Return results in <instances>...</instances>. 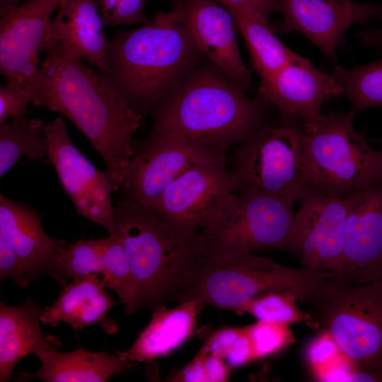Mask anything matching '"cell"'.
Returning a JSON list of instances; mask_svg holds the SVG:
<instances>
[{
  "mask_svg": "<svg viewBox=\"0 0 382 382\" xmlns=\"http://www.w3.org/2000/svg\"><path fill=\"white\" fill-rule=\"evenodd\" d=\"M305 127L281 117L236 145L228 168L235 193L251 192L300 201L313 192Z\"/></svg>",
  "mask_w": 382,
  "mask_h": 382,
  "instance_id": "cell-6",
  "label": "cell"
},
{
  "mask_svg": "<svg viewBox=\"0 0 382 382\" xmlns=\"http://www.w3.org/2000/svg\"><path fill=\"white\" fill-rule=\"evenodd\" d=\"M63 0H25L0 8V73L26 88L41 64L39 55L52 15Z\"/></svg>",
  "mask_w": 382,
  "mask_h": 382,
  "instance_id": "cell-14",
  "label": "cell"
},
{
  "mask_svg": "<svg viewBox=\"0 0 382 382\" xmlns=\"http://www.w3.org/2000/svg\"></svg>",
  "mask_w": 382,
  "mask_h": 382,
  "instance_id": "cell-39",
  "label": "cell"
},
{
  "mask_svg": "<svg viewBox=\"0 0 382 382\" xmlns=\"http://www.w3.org/2000/svg\"><path fill=\"white\" fill-rule=\"evenodd\" d=\"M332 76L349 100L354 115L382 107V59L349 69L337 65Z\"/></svg>",
  "mask_w": 382,
  "mask_h": 382,
  "instance_id": "cell-27",
  "label": "cell"
},
{
  "mask_svg": "<svg viewBox=\"0 0 382 382\" xmlns=\"http://www.w3.org/2000/svg\"><path fill=\"white\" fill-rule=\"evenodd\" d=\"M297 299L288 293L271 292L249 301L238 312V315L248 313L257 320L290 325L302 323L317 330L308 312H304L296 304Z\"/></svg>",
  "mask_w": 382,
  "mask_h": 382,
  "instance_id": "cell-30",
  "label": "cell"
},
{
  "mask_svg": "<svg viewBox=\"0 0 382 382\" xmlns=\"http://www.w3.org/2000/svg\"><path fill=\"white\" fill-rule=\"evenodd\" d=\"M354 115L351 110L330 112L305 129L313 192L345 197L382 176V151L356 131Z\"/></svg>",
  "mask_w": 382,
  "mask_h": 382,
  "instance_id": "cell-8",
  "label": "cell"
},
{
  "mask_svg": "<svg viewBox=\"0 0 382 382\" xmlns=\"http://www.w3.org/2000/svg\"><path fill=\"white\" fill-rule=\"evenodd\" d=\"M345 198L342 254L331 278L352 284L382 280V176Z\"/></svg>",
  "mask_w": 382,
  "mask_h": 382,
  "instance_id": "cell-13",
  "label": "cell"
},
{
  "mask_svg": "<svg viewBox=\"0 0 382 382\" xmlns=\"http://www.w3.org/2000/svg\"><path fill=\"white\" fill-rule=\"evenodd\" d=\"M300 202L293 224L294 253L302 267L330 272L342 254L347 199L312 192Z\"/></svg>",
  "mask_w": 382,
  "mask_h": 382,
  "instance_id": "cell-16",
  "label": "cell"
},
{
  "mask_svg": "<svg viewBox=\"0 0 382 382\" xmlns=\"http://www.w3.org/2000/svg\"><path fill=\"white\" fill-rule=\"evenodd\" d=\"M282 21L272 25L274 32L296 31L314 44L330 61L343 35L351 26L382 20V6L350 0H276Z\"/></svg>",
  "mask_w": 382,
  "mask_h": 382,
  "instance_id": "cell-15",
  "label": "cell"
},
{
  "mask_svg": "<svg viewBox=\"0 0 382 382\" xmlns=\"http://www.w3.org/2000/svg\"><path fill=\"white\" fill-rule=\"evenodd\" d=\"M294 203L262 193H231L216 221L202 232L204 250L279 249L294 253Z\"/></svg>",
  "mask_w": 382,
  "mask_h": 382,
  "instance_id": "cell-9",
  "label": "cell"
},
{
  "mask_svg": "<svg viewBox=\"0 0 382 382\" xmlns=\"http://www.w3.org/2000/svg\"><path fill=\"white\" fill-rule=\"evenodd\" d=\"M197 49L212 64L244 91L253 88L250 71L239 50L233 18L216 0L174 1Z\"/></svg>",
  "mask_w": 382,
  "mask_h": 382,
  "instance_id": "cell-18",
  "label": "cell"
},
{
  "mask_svg": "<svg viewBox=\"0 0 382 382\" xmlns=\"http://www.w3.org/2000/svg\"><path fill=\"white\" fill-rule=\"evenodd\" d=\"M45 308L32 299L18 306L0 303V381L10 379L18 361L40 349L55 347L54 337L46 335L41 327Z\"/></svg>",
  "mask_w": 382,
  "mask_h": 382,
  "instance_id": "cell-22",
  "label": "cell"
},
{
  "mask_svg": "<svg viewBox=\"0 0 382 382\" xmlns=\"http://www.w3.org/2000/svg\"><path fill=\"white\" fill-rule=\"evenodd\" d=\"M108 237L79 240L63 248L48 274L61 285L91 274H102Z\"/></svg>",
  "mask_w": 382,
  "mask_h": 382,
  "instance_id": "cell-28",
  "label": "cell"
},
{
  "mask_svg": "<svg viewBox=\"0 0 382 382\" xmlns=\"http://www.w3.org/2000/svg\"><path fill=\"white\" fill-rule=\"evenodd\" d=\"M98 274L87 275L65 286L53 304L45 308L42 324L57 326L63 322L78 330L103 322L117 302L108 294L105 280Z\"/></svg>",
  "mask_w": 382,
  "mask_h": 382,
  "instance_id": "cell-24",
  "label": "cell"
},
{
  "mask_svg": "<svg viewBox=\"0 0 382 382\" xmlns=\"http://www.w3.org/2000/svg\"><path fill=\"white\" fill-rule=\"evenodd\" d=\"M25 0H0V8L18 6Z\"/></svg>",
  "mask_w": 382,
  "mask_h": 382,
  "instance_id": "cell-37",
  "label": "cell"
},
{
  "mask_svg": "<svg viewBox=\"0 0 382 382\" xmlns=\"http://www.w3.org/2000/svg\"><path fill=\"white\" fill-rule=\"evenodd\" d=\"M0 236L26 265L33 280L47 274L63 248L44 230L37 212L0 193Z\"/></svg>",
  "mask_w": 382,
  "mask_h": 382,
  "instance_id": "cell-20",
  "label": "cell"
},
{
  "mask_svg": "<svg viewBox=\"0 0 382 382\" xmlns=\"http://www.w3.org/2000/svg\"><path fill=\"white\" fill-rule=\"evenodd\" d=\"M234 190L226 156H222L185 171L149 208L178 226L202 233L216 221Z\"/></svg>",
  "mask_w": 382,
  "mask_h": 382,
  "instance_id": "cell-12",
  "label": "cell"
},
{
  "mask_svg": "<svg viewBox=\"0 0 382 382\" xmlns=\"http://www.w3.org/2000/svg\"><path fill=\"white\" fill-rule=\"evenodd\" d=\"M340 95L342 90L332 74L298 54L269 81L260 85L257 97L275 106L281 117L299 120L305 129H309L325 116L324 105Z\"/></svg>",
  "mask_w": 382,
  "mask_h": 382,
  "instance_id": "cell-17",
  "label": "cell"
},
{
  "mask_svg": "<svg viewBox=\"0 0 382 382\" xmlns=\"http://www.w3.org/2000/svg\"><path fill=\"white\" fill-rule=\"evenodd\" d=\"M0 125V177L23 157L40 159L48 154L45 125L39 118L20 115Z\"/></svg>",
  "mask_w": 382,
  "mask_h": 382,
  "instance_id": "cell-26",
  "label": "cell"
},
{
  "mask_svg": "<svg viewBox=\"0 0 382 382\" xmlns=\"http://www.w3.org/2000/svg\"><path fill=\"white\" fill-rule=\"evenodd\" d=\"M356 38L363 46L382 49V28L361 30L356 33Z\"/></svg>",
  "mask_w": 382,
  "mask_h": 382,
  "instance_id": "cell-36",
  "label": "cell"
},
{
  "mask_svg": "<svg viewBox=\"0 0 382 382\" xmlns=\"http://www.w3.org/2000/svg\"><path fill=\"white\" fill-rule=\"evenodd\" d=\"M31 103L28 88L16 83H7L0 88V125L13 117L25 115Z\"/></svg>",
  "mask_w": 382,
  "mask_h": 382,
  "instance_id": "cell-33",
  "label": "cell"
},
{
  "mask_svg": "<svg viewBox=\"0 0 382 382\" xmlns=\"http://www.w3.org/2000/svg\"><path fill=\"white\" fill-rule=\"evenodd\" d=\"M200 54L173 8L117 33L110 40L108 71L98 73L143 117L195 69Z\"/></svg>",
  "mask_w": 382,
  "mask_h": 382,
  "instance_id": "cell-3",
  "label": "cell"
},
{
  "mask_svg": "<svg viewBox=\"0 0 382 382\" xmlns=\"http://www.w3.org/2000/svg\"><path fill=\"white\" fill-rule=\"evenodd\" d=\"M224 6H241L250 8L267 19L276 12H280L276 0H216Z\"/></svg>",
  "mask_w": 382,
  "mask_h": 382,
  "instance_id": "cell-35",
  "label": "cell"
},
{
  "mask_svg": "<svg viewBox=\"0 0 382 382\" xmlns=\"http://www.w3.org/2000/svg\"><path fill=\"white\" fill-rule=\"evenodd\" d=\"M45 135L49 159L77 213L103 226L109 236H117L111 202L114 185L108 170L98 169L79 151L61 117L45 125Z\"/></svg>",
  "mask_w": 382,
  "mask_h": 382,
  "instance_id": "cell-11",
  "label": "cell"
},
{
  "mask_svg": "<svg viewBox=\"0 0 382 382\" xmlns=\"http://www.w3.org/2000/svg\"><path fill=\"white\" fill-rule=\"evenodd\" d=\"M104 26L96 0H63L49 25L42 51L60 45L100 73H106L110 40Z\"/></svg>",
  "mask_w": 382,
  "mask_h": 382,
  "instance_id": "cell-19",
  "label": "cell"
},
{
  "mask_svg": "<svg viewBox=\"0 0 382 382\" xmlns=\"http://www.w3.org/2000/svg\"><path fill=\"white\" fill-rule=\"evenodd\" d=\"M330 277V272L282 265L252 252L204 250L175 301L198 300L238 314L249 301L271 292L309 301Z\"/></svg>",
  "mask_w": 382,
  "mask_h": 382,
  "instance_id": "cell-5",
  "label": "cell"
},
{
  "mask_svg": "<svg viewBox=\"0 0 382 382\" xmlns=\"http://www.w3.org/2000/svg\"><path fill=\"white\" fill-rule=\"evenodd\" d=\"M82 59L60 45L45 58L29 86L31 103L66 116L103 159L114 185L123 184L142 116Z\"/></svg>",
  "mask_w": 382,
  "mask_h": 382,
  "instance_id": "cell-1",
  "label": "cell"
},
{
  "mask_svg": "<svg viewBox=\"0 0 382 382\" xmlns=\"http://www.w3.org/2000/svg\"><path fill=\"white\" fill-rule=\"evenodd\" d=\"M11 278L21 287L32 281L29 270L18 254L0 236V279Z\"/></svg>",
  "mask_w": 382,
  "mask_h": 382,
  "instance_id": "cell-34",
  "label": "cell"
},
{
  "mask_svg": "<svg viewBox=\"0 0 382 382\" xmlns=\"http://www.w3.org/2000/svg\"><path fill=\"white\" fill-rule=\"evenodd\" d=\"M227 150L173 135L134 142V152L121 187L123 197L150 207L185 171L203 162L226 156Z\"/></svg>",
  "mask_w": 382,
  "mask_h": 382,
  "instance_id": "cell-10",
  "label": "cell"
},
{
  "mask_svg": "<svg viewBox=\"0 0 382 382\" xmlns=\"http://www.w3.org/2000/svg\"><path fill=\"white\" fill-rule=\"evenodd\" d=\"M224 7L232 15L238 31L247 45L260 85L269 81L298 55L274 35L269 19L260 13L245 6Z\"/></svg>",
  "mask_w": 382,
  "mask_h": 382,
  "instance_id": "cell-25",
  "label": "cell"
},
{
  "mask_svg": "<svg viewBox=\"0 0 382 382\" xmlns=\"http://www.w3.org/2000/svg\"><path fill=\"white\" fill-rule=\"evenodd\" d=\"M375 141L381 145V150L382 151V138L376 139Z\"/></svg>",
  "mask_w": 382,
  "mask_h": 382,
  "instance_id": "cell-38",
  "label": "cell"
},
{
  "mask_svg": "<svg viewBox=\"0 0 382 382\" xmlns=\"http://www.w3.org/2000/svg\"><path fill=\"white\" fill-rule=\"evenodd\" d=\"M114 214L137 286L139 309L175 301L193 262L204 251L202 233L178 226L125 197L114 206Z\"/></svg>",
  "mask_w": 382,
  "mask_h": 382,
  "instance_id": "cell-4",
  "label": "cell"
},
{
  "mask_svg": "<svg viewBox=\"0 0 382 382\" xmlns=\"http://www.w3.org/2000/svg\"><path fill=\"white\" fill-rule=\"evenodd\" d=\"M317 330L328 334L357 370L382 372V280L331 277L309 301Z\"/></svg>",
  "mask_w": 382,
  "mask_h": 382,
  "instance_id": "cell-7",
  "label": "cell"
},
{
  "mask_svg": "<svg viewBox=\"0 0 382 382\" xmlns=\"http://www.w3.org/2000/svg\"><path fill=\"white\" fill-rule=\"evenodd\" d=\"M267 106L214 65L195 69L153 107L147 137L173 135L228 149L267 123Z\"/></svg>",
  "mask_w": 382,
  "mask_h": 382,
  "instance_id": "cell-2",
  "label": "cell"
},
{
  "mask_svg": "<svg viewBox=\"0 0 382 382\" xmlns=\"http://www.w3.org/2000/svg\"><path fill=\"white\" fill-rule=\"evenodd\" d=\"M255 360L270 357L292 344L289 325L257 320L248 325Z\"/></svg>",
  "mask_w": 382,
  "mask_h": 382,
  "instance_id": "cell-31",
  "label": "cell"
},
{
  "mask_svg": "<svg viewBox=\"0 0 382 382\" xmlns=\"http://www.w3.org/2000/svg\"><path fill=\"white\" fill-rule=\"evenodd\" d=\"M105 25L144 24L149 21L144 13L146 0H96Z\"/></svg>",
  "mask_w": 382,
  "mask_h": 382,
  "instance_id": "cell-32",
  "label": "cell"
},
{
  "mask_svg": "<svg viewBox=\"0 0 382 382\" xmlns=\"http://www.w3.org/2000/svg\"><path fill=\"white\" fill-rule=\"evenodd\" d=\"M40 369L33 373H23V380L33 378L45 382H106L112 376L132 367L131 361L119 354L91 352L82 347L61 353L54 347L37 351Z\"/></svg>",
  "mask_w": 382,
  "mask_h": 382,
  "instance_id": "cell-23",
  "label": "cell"
},
{
  "mask_svg": "<svg viewBox=\"0 0 382 382\" xmlns=\"http://www.w3.org/2000/svg\"><path fill=\"white\" fill-rule=\"evenodd\" d=\"M102 277L106 287L117 294L127 316L139 309V291L127 251L117 236H108Z\"/></svg>",
  "mask_w": 382,
  "mask_h": 382,
  "instance_id": "cell-29",
  "label": "cell"
},
{
  "mask_svg": "<svg viewBox=\"0 0 382 382\" xmlns=\"http://www.w3.org/2000/svg\"><path fill=\"white\" fill-rule=\"evenodd\" d=\"M204 304L194 299L173 308L163 305L153 309L149 323L131 347L115 353L132 362H151L169 354L192 335Z\"/></svg>",
  "mask_w": 382,
  "mask_h": 382,
  "instance_id": "cell-21",
  "label": "cell"
}]
</instances>
